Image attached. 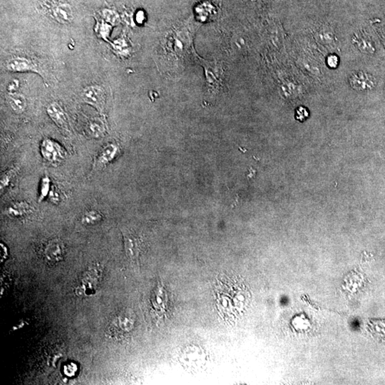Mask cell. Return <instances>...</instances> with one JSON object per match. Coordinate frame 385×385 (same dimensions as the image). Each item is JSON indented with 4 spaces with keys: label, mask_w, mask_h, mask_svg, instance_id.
<instances>
[{
    "label": "cell",
    "mask_w": 385,
    "mask_h": 385,
    "mask_svg": "<svg viewBox=\"0 0 385 385\" xmlns=\"http://www.w3.org/2000/svg\"><path fill=\"white\" fill-rule=\"evenodd\" d=\"M199 60L204 66L205 71H206L208 92L211 94H216L220 90L222 81H223V71L221 67L219 66L220 65H216L215 63L212 64L211 62H206L201 59L199 57Z\"/></svg>",
    "instance_id": "1"
},
{
    "label": "cell",
    "mask_w": 385,
    "mask_h": 385,
    "mask_svg": "<svg viewBox=\"0 0 385 385\" xmlns=\"http://www.w3.org/2000/svg\"><path fill=\"white\" fill-rule=\"evenodd\" d=\"M122 233L124 238V250L127 258L131 262H139L141 250V239L130 230L122 229Z\"/></svg>",
    "instance_id": "2"
},
{
    "label": "cell",
    "mask_w": 385,
    "mask_h": 385,
    "mask_svg": "<svg viewBox=\"0 0 385 385\" xmlns=\"http://www.w3.org/2000/svg\"><path fill=\"white\" fill-rule=\"evenodd\" d=\"M41 153L47 162L59 164L65 159L66 152L63 147L50 139H45L41 144Z\"/></svg>",
    "instance_id": "3"
},
{
    "label": "cell",
    "mask_w": 385,
    "mask_h": 385,
    "mask_svg": "<svg viewBox=\"0 0 385 385\" xmlns=\"http://www.w3.org/2000/svg\"><path fill=\"white\" fill-rule=\"evenodd\" d=\"M84 102L94 106L99 111H104L106 104V94L102 87L97 85L89 86L82 94Z\"/></svg>",
    "instance_id": "4"
},
{
    "label": "cell",
    "mask_w": 385,
    "mask_h": 385,
    "mask_svg": "<svg viewBox=\"0 0 385 385\" xmlns=\"http://www.w3.org/2000/svg\"><path fill=\"white\" fill-rule=\"evenodd\" d=\"M119 147L113 143L106 145L101 149L94 161V169L100 170L106 167L114 159L118 153Z\"/></svg>",
    "instance_id": "5"
},
{
    "label": "cell",
    "mask_w": 385,
    "mask_h": 385,
    "mask_svg": "<svg viewBox=\"0 0 385 385\" xmlns=\"http://www.w3.org/2000/svg\"><path fill=\"white\" fill-rule=\"evenodd\" d=\"M65 253L64 243L59 239L50 241L45 249V255L50 262H58L62 260Z\"/></svg>",
    "instance_id": "6"
},
{
    "label": "cell",
    "mask_w": 385,
    "mask_h": 385,
    "mask_svg": "<svg viewBox=\"0 0 385 385\" xmlns=\"http://www.w3.org/2000/svg\"><path fill=\"white\" fill-rule=\"evenodd\" d=\"M352 87L355 90H370L375 87V82L372 76L367 73L357 72L350 79Z\"/></svg>",
    "instance_id": "7"
},
{
    "label": "cell",
    "mask_w": 385,
    "mask_h": 385,
    "mask_svg": "<svg viewBox=\"0 0 385 385\" xmlns=\"http://www.w3.org/2000/svg\"><path fill=\"white\" fill-rule=\"evenodd\" d=\"M47 111L57 127L64 130H67V119H66L65 112L60 105L56 102L52 103L47 107Z\"/></svg>",
    "instance_id": "8"
},
{
    "label": "cell",
    "mask_w": 385,
    "mask_h": 385,
    "mask_svg": "<svg viewBox=\"0 0 385 385\" xmlns=\"http://www.w3.org/2000/svg\"><path fill=\"white\" fill-rule=\"evenodd\" d=\"M7 69L11 71H36V65L27 58L13 57L8 59L5 64Z\"/></svg>",
    "instance_id": "9"
},
{
    "label": "cell",
    "mask_w": 385,
    "mask_h": 385,
    "mask_svg": "<svg viewBox=\"0 0 385 385\" xmlns=\"http://www.w3.org/2000/svg\"><path fill=\"white\" fill-rule=\"evenodd\" d=\"M7 99L12 110L17 113H22L27 108V99L22 94L9 92Z\"/></svg>",
    "instance_id": "10"
},
{
    "label": "cell",
    "mask_w": 385,
    "mask_h": 385,
    "mask_svg": "<svg viewBox=\"0 0 385 385\" xmlns=\"http://www.w3.org/2000/svg\"><path fill=\"white\" fill-rule=\"evenodd\" d=\"M52 15L58 22L67 24L73 19V12L69 5H59L52 10Z\"/></svg>",
    "instance_id": "11"
},
{
    "label": "cell",
    "mask_w": 385,
    "mask_h": 385,
    "mask_svg": "<svg viewBox=\"0 0 385 385\" xmlns=\"http://www.w3.org/2000/svg\"><path fill=\"white\" fill-rule=\"evenodd\" d=\"M29 211H30V206L26 202L15 203L8 206L6 209L7 214L14 218L24 216Z\"/></svg>",
    "instance_id": "12"
},
{
    "label": "cell",
    "mask_w": 385,
    "mask_h": 385,
    "mask_svg": "<svg viewBox=\"0 0 385 385\" xmlns=\"http://www.w3.org/2000/svg\"><path fill=\"white\" fill-rule=\"evenodd\" d=\"M89 134L94 138H101L104 136L105 133V126L104 123L99 120H93L89 122Z\"/></svg>",
    "instance_id": "13"
},
{
    "label": "cell",
    "mask_w": 385,
    "mask_h": 385,
    "mask_svg": "<svg viewBox=\"0 0 385 385\" xmlns=\"http://www.w3.org/2000/svg\"><path fill=\"white\" fill-rule=\"evenodd\" d=\"M103 218V215L96 211H89L86 212L82 217V223L86 225H94L99 223Z\"/></svg>",
    "instance_id": "14"
},
{
    "label": "cell",
    "mask_w": 385,
    "mask_h": 385,
    "mask_svg": "<svg viewBox=\"0 0 385 385\" xmlns=\"http://www.w3.org/2000/svg\"><path fill=\"white\" fill-rule=\"evenodd\" d=\"M16 172H17V170L14 169L10 170L8 172H6L4 173V175H3V176H2L1 178V185H0L2 191H3V190H4V189L7 188L9 184H10L12 178L15 176Z\"/></svg>",
    "instance_id": "15"
},
{
    "label": "cell",
    "mask_w": 385,
    "mask_h": 385,
    "mask_svg": "<svg viewBox=\"0 0 385 385\" xmlns=\"http://www.w3.org/2000/svg\"><path fill=\"white\" fill-rule=\"evenodd\" d=\"M50 181L48 177H45L42 182L41 190H40V201L44 200L50 191Z\"/></svg>",
    "instance_id": "16"
},
{
    "label": "cell",
    "mask_w": 385,
    "mask_h": 385,
    "mask_svg": "<svg viewBox=\"0 0 385 385\" xmlns=\"http://www.w3.org/2000/svg\"><path fill=\"white\" fill-rule=\"evenodd\" d=\"M309 113H308L307 110L304 107H300L297 108L296 111V120L300 121V122H303L307 118Z\"/></svg>",
    "instance_id": "17"
},
{
    "label": "cell",
    "mask_w": 385,
    "mask_h": 385,
    "mask_svg": "<svg viewBox=\"0 0 385 385\" xmlns=\"http://www.w3.org/2000/svg\"><path fill=\"white\" fill-rule=\"evenodd\" d=\"M339 59L337 56L330 55L327 58V64L330 67L336 68L338 65Z\"/></svg>",
    "instance_id": "18"
},
{
    "label": "cell",
    "mask_w": 385,
    "mask_h": 385,
    "mask_svg": "<svg viewBox=\"0 0 385 385\" xmlns=\"http://www.w3.org/2000/svg\"><path fill=\"white\" fill-rule=\"evenodd\" d=\"M108 25H104L102 24L101 28L99 27V33L102 36H108L109 34V27H107Z\"/></svg>",
    "instance_id": "19"
},
{
    "label": "cell",
    "mask_w": 385,
    "mask_h": 385,
    "mask_svg": "<svg viewBox=\"0 0 385 385\" xmlns=\"http://www.w3.org/2000/svg\"><path fill=\"white\" fill-rule=\"evenodd\" d=\"M19 87V82L17 80H15L11 82L9 85L8 91L9 92H15L16 89Z\"/></svg>",
    "instance_id": "20"
}]
</instances>
